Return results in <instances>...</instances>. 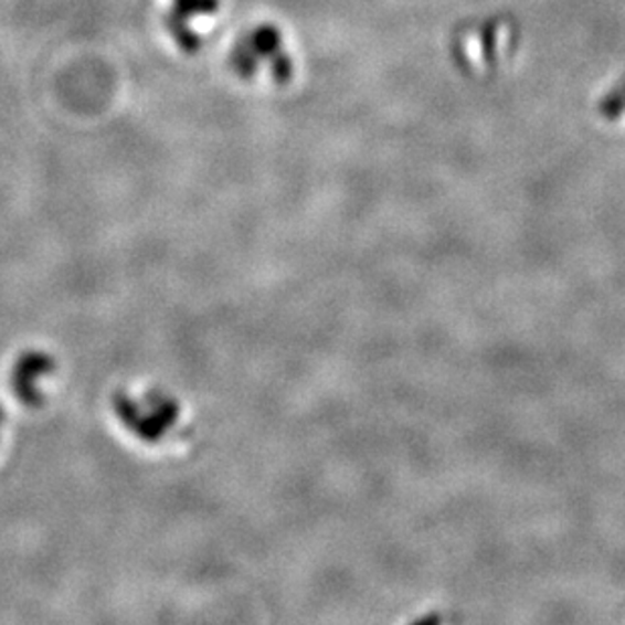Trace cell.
<instances>
[{
    "mask_svg": "<svg viewBox=\"0 0 625 625\" xmlns=\"http://www.w3.org/2000/svg\"><path fill=\"white\" fill-rule=\"evenodd\" d=\"M219 0H172V7L165 17V24L170 36L184 53H197L201 49V36L194 33L197 19H206L215 14Z\"/></svg>",
    "mask_w": 625,
    "mask_h": 625,
    "instance_id": "6da1fadb",
    "label": "cell"
}]
</instances>
